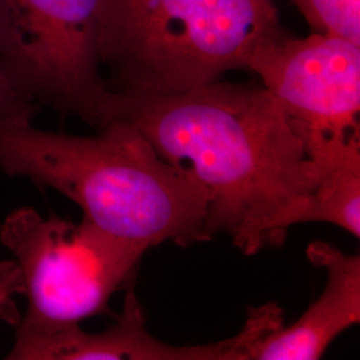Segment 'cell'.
Returning <instances> with one entry per match:
<instances>
[{"instance_id": "obj_3", "label": "cell", "mask_w": 360, "mask_h": 360, "mask_svg": "<svg viewBox=\"0 0 360 360\" xmlns=\"http://www.w3.org/2000/svg\"><path fill=\"white\" fill-rule=\"evenodd\" d=\"M282 32L270 0H99L101 63L123 92L211 84Z\"/></svg>"}, {"instance_id": "obj_4", "label": "cell", "mask_w": 360, "mask_h": 360, "mask_svg": "<svg viewBox=\"0 0 360 360\" xmlns=\"http://www.w3.org/2000/svg\"><path fill=\"white\" fill-rule=\"evenodd\" d=\"M0 243L19 269L26 299L13 333L55 331L111 314L112 296L132 284L148 251L86 219L44 217L31 206L4 218Z\"/></svg>"}, {"instance_id": "obj_8", "label": "cell", "mask_w": 360, "mask_h": 360, "mask_svg": "<svg viewBox=\"0 0 360 360\" xmlns=\"http://www.w3.org/2000/svg\"><path fill=\"white\" fill-rule=\"evenodd\" d=\"M311 264L327 272L321 296L290 327L252 343L245 360H316L340 334L360 322V257L327 242L309 243Z\"/></svg>"}, {"instance_id": "obj_5", "label": "cell", "mask_w": 360, "mask_h": 360, "mask_svg": "<svg viewBox=\"0 0 360 360\" xmlns=\"http://www.w3.org/2000/svg\"><path fill=\"white\" fill-rule=\"evenodd\" d=\"M0 68L39 107L107 124L99 0H0Z\"/></svg>"}, {"instance_id": "obj_2", "label": "cell", "mask_w": 360, "mask_h": 360, "mask_svg": "<svg viewBox=\"0 0 360 360\" xmlns=\"http://www.w3.org/2000/svg\"><path fill=\"white\" fill-rule=\"evenodd\" d=\"M0 171L60 193L94 226L148 250L166 242L190 247L214 236L200 184L123 120L80 136L1 119Z\"/></svg>"}, {"instance_id": "obj_10", "label": "cell", "mask_w": 360, "mask_h": 360, "mask_svg": "<svg viewBox=\"0 0 360 360\" xmlns=\"http://www.w3.org/2000/svg\"><path fill=\"white\" fill-rule=\"evenodd\" d=\"M315 32L333 34L360 44V0H294Z\"/></svg>"}, {"instance_id": "obj_9", "label": "cell", "mask_w": 360, "mask_h": 360, "mask_svg": "<svg viewBox=\"0 0 360 360\" xmlns=\"http://www.w3.org/2000/svg\"><path fill=\"white\" fill-rule=\"evenodd\" d=\"M319 180L302 223L334 224L360 236V134L307 141Z\"/></svg>"}, {"instance_id": "obj_11", "label": "cell", "mask_w": 360, "mask_h": 360, "mask_svg": "<svg viewBox=\"0 0 360 360\" xmlns=\"http://www.w3.org/2000/svg\"><path fill=\"white\" fill-rule=\"evenodd\" d=\"M23 285L20 272L13 259L0 260V321L10 326L19 322L22 312L16 297L22 296Z\"/></svg>"}, {"instance_id": "obj_1", "label": "cell", "mask_w": 360, "mask_h": 360, "mask_svg": "<svg viewBox=\"0 0 360 360\" xmlns=\"http://www.w3.org/2000/svg\"><path fill=\"white\" fill-rule=\"evenodd\" d=\"M114 120L200 184L211 231L247 257L283 245L318 186L307 143L264 87L218 80L176 94L112 90Z\"/></svg>"}, {"instance_id": "obj_6", "label": "cell", "mask_w": 360, "mask_h": 360, "mask_svg": "<svg viewBox=\"0 0 360 360\" xmlns=\"http://www.w3.org/2000/svg\"><path fill=\"white\" fill-rule=\"evenodd\" d=\"M307 142L360 134V44L326 32H282L245 62Z\"/></svg>"}, {"instance_id": "obj_12", "label": "cell", "mask_w": 360, "mask_h": 360, "mask_svg": "<svg viewBox=\"0 0 360 360\" xmlns=\"http://www.w3.org/2000/svg\"><path fill=\"white\" fill-rule=\"evenodd\" d=\"M39 110L38 104L16 90L0 68V120L11 119L32 122Z\"/></svg>"}, {"instance_id": "obj_7", "label": "cell", "mask_w": 360, "mask_h": 360, "mask_svg": "<svg viewBox=\"0 0 360 360\" xmlns=\"http://www.w3.org/2000/svg\"><path fill=\"white\" fill-rule=\"evenodd\" d=\"M101 333L80 324L47 333H15L8 360H236L243 335L210 345L172 346L147 331L142 306L132 284L126 288L123 309Z\"/></svg>"}]
</instances>
